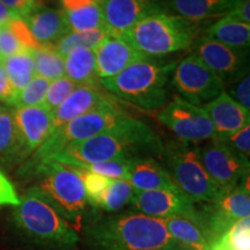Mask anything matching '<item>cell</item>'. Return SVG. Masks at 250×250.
I'll list each match as a JSON object with an SVG mask.
<instances>
[{
	"label": "cell",
	"mask_w": 250,
	"mask_h": 250,
	"mask_svg": "<svg viewBox=\"0 0 250 250\" xmlns=\"http://www.w3.org/2000/svg\"><path fill=\"white\" fill-rule=\"evenodd\" d=\"M14 19L19 18L15 17V15L6 7L4 2L0 0V26H5V24L9 23L12 20H14Z\"/></svg>",
	"instance_id": "cell-46"
},
{
	"label": "cell",
	"mask_w": 250,
	"mask_h": 250,
	"mask_svg": "<svg viewBox=\"0 0 250 250\" xmlns=\"http://www.w3.org/2000/svg\"><path fill=\"white\" fill-rule=\"evenodd\" d=\"M223 142L225 145L232 148L234 152L249 159L250 156V124L246 125L241 130L236 131L227 137L215 138Z\"/></svg>",
	"instance_id": "cell-37"
},
{
	"label": "cell",
	"mask_w": 250,
	"mask_h": 250,
	"mask_svg": "<svg viewBox=\"0 0 250 250\" xmlns=\"http://www.w3.org/2000/svg\"><path fill=\"white\" fill-rule=\"evenodd\" d=\"M15 96L17 93L14 92L11 81L8 79L4 65L0 62V102L6 104V107H14Z\"/></svg>",
	"instance_id": "cell-42"
},
{
	"label": "cell",
	"mask_w": 250,
	"mask_h": 250,
	"mask_svg": "<svg viewBox=\"0 0 250 250\" xmlns=\"http://www.w3.org/2000/svg\"><path fill=\"white\" fill-rule=\"evenodd\" d=\"M164 143L160 137L142 121L131 118L117 129L108 131L83 142L72 144L50 160L71 167L83 168L98 162L160 156Z\"/></svg>",
	"instance_id": "cell-1"
},
{
	"label": "cell",
	"mask_w": 250,
	"mask_h": 250,
	"mask_svg": "<svg viewBox=\"0 0 250 250\" xmlns=\"http://www.w3.org/2000/svg\"><path fill=\"white\" fill-rule=\"evenodd\" d=\"M77 87L78 85L65 76L51 81L48 87V90H46L43 107L48 109L50 112H54L71 95L72 92Z\"/></svg>",
	"instance_id": "cell-35"
},
{
	"label": "cell",
	"mask_w": 250,
	"mask_h": 250,
	"mask_svg": "<svg viewBox=\"0 0 250 250\" xmlns=\"http://www.w3.org/2000/svg\"><path fill=\"white\" fill-rule=\"evenodd\" d=\"M94 54L100 80L117 76L133 62L148 58L122 36L110 35L94 49Z\"/></svg>",
	"instance_id": "cell-17"
},
{
	"label": "cell",
	"mask_w": 250,
	"mask_h": 250,
	"mask_svg": "<svg viewBox=\"0 0 250 250\" xmlns=\"http://www.w3.org/2000/svg\"><path fill=\"white\" fill-rule=\"evenodd\" d=\"M64 14L70 31L104 29L101 1H95L74 11L64 12Z\"/></svg>",
	"instance_id": "cell-30"
},
{
	"label": "cell",
	"mask_w": 250,
	"mask_h": 250,
	"mask_svg": "<svg viewBox=\"0 0 250 250\" xmlns=\"http://www.w3.org/2000/svg\"><path fill=\"white\" fill-rule=\"evenodd\" d=\"M203 108L210 117L217 138L229 136L250 124V111L234 101L225 90Z\"/></svg>",
	"instance_id": "cell-19"
},
{
	"label": "cell",
	"mask_w": 250,
	"mask_h": 250,
	"mask_svg": "<svg viewBox=\"0 0 250 250\" xmlns=\"http://www.w3.org/2000/svg\"><path fill=\"white\" fill-rule=\"evenodd\" d=\"M72 168L77 171V174L79 175L81 181H83V188H85L87 202H88V204L90 206L94 208L96 202L99 201L100 196L102 195L103 191H104V189L108 187V184L110 183V179H107V177L101 176V175L99 174L90 173V171L81 169V168Z\"/></svg>",
	"instance_id": "cell-36"
},
{
	"label": "cell",
	"mask_w": 250,
	"mask_h": 250,
	"mask_svg": "<svg viewBox=\"0 0 250 250\" xmlns=\"http://www.w3.org/2000/svg\"><path fill=\"white\" fill-rule=\"evenodd\" d=\"M35 64V76L50 83L65 76V58L56 51L54 46H41L31 50Z\"/></svg>",
	"instance_id": "cell-28"
},
{
	"label": "cell",
	"mask_w": 250,
	"mask_h": 250,
	"mask_svg": "<svg viewBox=\"0 0 250 250\" xmlns=\"http://www.w3.org/2000/svg\"><path fill=\"white\" fill-rule=\"evenodd\" d=\"M158 120L170 130L180 142L199 143L217 138V133L208 112L175 95L158 111Z\"/></svg>",
	"instance_id": "cell-10"
},
{
	"label": "cell",
	"mask_w": 250,
	"mask_h": 250,
	"mask_svg": "<svg viewBox=\"0 0 250 250\" xmlns=\"http://www.w3.org/2000/svg\"><path fill=\"white\" fill-rule=\"evenodd\" d=\"M11 30L13 31L14 35L18 37L20 43L22 44L27 50H35L39 49L41 46L37 44V42L34 40L33 35H31L29 28H28L27 23L24 22L23 19H14L11 22L7 23Z\"/></svg>",
	"instance_id": "cell-40"
},
{
	"label": "cell",
	"mask_w": 250,
	"mask_h": 250,
	"mask_svg": "<svg viewBox=\"0 0 250 250\" xmlns=\"http://www.w3.org/2000/svg\"><path fill=\"white\" fill-rule=\"evenodd\" d=\"M13 220L29 239L51 248L68 249L79 241L77 230L34 186L20 198Z\"/></svg>",
	"instance_id": "cell-4"
},
{
	"label": "cell",
	"mask_w": 250,
	"mask_h": 250,
	"mask_svg": "<svg viewBox=\"0 0 250 250\" xmlns=\"http://www.w3.org/2000/svg\"><path fill=\"white\" fill-rule=\"evenodd\" d=\"M103 24L110 36H122L134 24L156 12H161L156 0H103Z\"/></svg>",
	"instance_id": "cell-16"
},
{
	"label": "cell",
	"mask_w": 250,
	"mask_h": 250,
	"mask_svg": "<svg viewBox=\"0 0 250 250\" xmlns=\"http://www.w3.org/2000/svg\"><path fill=\"white\" fill-rule=\"evenodd\" d=\"M162 250H192V249H190L186 246H182V245H180V243H177V245L170 246V247H168V248H165Z\"/></svg>",
	"instance_id": "cell-47"
},
{
	"label": "cell",
	"mask_w": 250,
	"mask_h": 250,
	"mask_svg": "<svg viewBox=\"0 0 250 250\" xmlns=\"http://www.w3.org/2000/svg\"><path fill=\"white\" fill-rule=\"evenodd\" d=\"M212 239L217 242L237 221L250 217L249 176L233 189L223 191L203 208Z\"/></svg>",
	"instance_id": "cell-12"
},
{
	"label": "cell",
	"mask_w": 250,
	"mask_h": 250,
	"mask_svg": "<svg viewBox=\"0 0 250 250\" xmlns=\"http://www.w3.org/2000/svg\"><path fill=\"white\" fill-rule=\"evenodd\" d=\"M132 116L115 107L112 103L102 105L83 116L71 121L52 134L37 151L31 155L28 168L42 161L50 160L55 154L72 144L83 142L108 131L115 130L130 121Z\"/></svg>",
	"instance_id": "cell-8"
},
{
	"label": "cell",
	"mask_w": 250,
	"mask_h": 250,
	"mask_svg": "<svg viewBox=\"0 0 250 250\" xmlns=\"http://www.w3.org/2000/svg\"><path fill=\"white\" fill-rule=\"evenodd\" d=\"M160 158L175 186L196 204L212 203L223 192L205 170L197 146L175 140L164 145Z\"/></svg>",
	"instance_id": "cell-7"
},
{
	"label": "cell",
	"mask_w": 250,
	"mask_h": 250,
	"mask_svg": "<svg viewBox=\"0 0 250 250\" xmlns=\"http://www.w3.org/2000/svg\"><path fill=\"white\" fill-rule=\"evenodd\" d=\"M171 85L179 96L198 107L213 101L225 88L223 80L193 54L176 64Z\"/></svg>",
	"instance_id": "cell-9"
},
{
	"label": "cell",
	"mask_w": 250,
	"mask_h": 250,
	"mask_svg": "<svg viewBox=\"0 0 250 250\" xmlns=\"http://www.w3.org/2000/svg\"><path fill=\"white\" fill-rule=\"evenodd\" d=\"M198 23L161 11L144 18L122 37L146 57H162L190 48L198 39Z\"/></svg>",
	"instance_id": "cell-5"
},
{
	"label": "cell",
	"mask_w": 250,
	"mask_h": 250,
	"mask_svg": "<svg viewBox=\"0 0 250 250\" xmlns=\"http://www.w3.org/2000/svg\"><path fill=\"white\" fill-rule=\"evenodd\" d=\"M65 77L78 86L98 88L100 79L96 71L94 49H79L68 54L65 57Z\"/></svg>",
	"instance_id": "cell-24"
},
{
	"label": "cell",
	"mask_w": 250,
	"mask_h": 250,
	"mask_svg": "<svg viewBox=\"0 0 250 250\" xmlns=\"http://www.w3.org/2000/svg\"><path fill=\"white\" fill-rule=\"evenodd\" d=\"M20 203L17 191H15L13 184L5 176L4 173L0 170V206L12 205L17 206Z\"/></svg>",
	"instance_id": "cell-43"
},
{
	"label": "cell",
	"mask_w": 250,
	"mask_h": 250,
	"mask_svg": "<svg viewBox=\"0 0 250 250\" xmlns=\"http://www.w3.org/2000/svg\"><path fill=\"white\" fill-rule=\"evenodd\" d=\"M177 17L193 22H201L206 19L225 17L241 0H166Z\"/></svg>",
	"instance_id": "cell-23"
},
{
	"label": "cell",
	"mask_w": 250,
	"mask_h": 250,
	"mask_svg": "<svg viewBox=\"0 0 250 250\" xmlns=\"http://www.w3.org/2000/svg\"><path fill=\"white\" fill-rule=\"evenodd\" d=\"M99 1H103V0H99Z\"/></svg>",
	"instance_id": "cell-49"
},
{
	"label": "cell",
	"mask_w": 250,
	"mask_h": 250,
	"mask_svg": "<svg viewBox=\"0 0 250 250\" xmlns=\"http://www.w3.org/2000/svg\"><path fill=\"white\" fill-rule=\"evenodd\" d=\"M29 169L37 176L35 187L40 192L74 229H80L89 204L83 181L77 171L70 166L54 160L42 161Z\"/></svg>",
	"instance_id": "cell-6"
},
{
	"label": "cell",
	"mask_w": 250,
	"mask_h": 250,
	"mask_svg": "<svg viewBox=\"0 0 250 250\" xmlns=\"http://www.w3.org/2000/svg\"><path fill=\"white\" fill-rule=\"evenodd\" d=\"M130 205L134 212L153 218L186 217L206 221L203 208H197L196 203L188 198L180 190H134Z\"/></svg>",
	"instance_id": "cell-13"
},
{
	"label": "cell",
	"mask_w": 250,
	"mask_h": 250,
	"mask_svg": "<svg viewBox=\"0 0 250 250\" xmlns=\"http://www.w3.org/2000/svg\"><path fill=\"white\" fill-rule=\"evenodd\" d=\"M169 235L180 245L192 250H211L214 240L208 232V224L202 219L171 217L164 219Z\"/></svg>",
	"instance_id": "cell-22"
},
{
	"label": "cell",
	"mask_w": 250,
	"mask_h": 250,
	"mask_svg": "<svg viewBox=\"0 0 250 250\" xmlns=\"http://www.w3.org/2000/svg\"><path fill=\"white\" fill-rule=\"evenodd\" d=\"M23 20L40 46H55L70 31L62 9L40 5Z\"/></svg>",
	"instance_id": "cell-20"
},
{
	"label": "cell",
	"mask_w": 250,
	"mask_h": 250,
	"mask_svg": "<svg viewBox=\"0 0 250 250\" xmlns=\"http://www.w3.org/2000/svg\"><path fill=\"white\" fill-rule=\"evenodd\" d=\"M175 62L160 64L149 58L133 62L117 76L100 83L124 101L146 110H160L168 102V83Z\"/></svg>",
	"instance_id": "cell-3"
},
{
	"label": "cell",
	"mask_w": 250,
	"mask_h": 250,
	"mask_svg": "<svg viewBox=\"0 0 250 250\" xmlns=\"http://www.w3.org/2000/svg\"><path fill=\"white\" fill-rule=\"evenodd\" d=\"M196 55L208 68L225 81L233 83L249 73L248 50L226 46L206 36L198 37L193 43Z\"/></svg>",
	"instance_id": "cell-14"
},
{
	"label": "cell",
	"mask_w": 250,
	"mask_h": 250,
	"mask_svg": "<svg viewBox=\"0 0 250 250\" xmlns=\"http://www.w3.org/2000/svg\"><path fill=\"white\" fill-rule=\"evenodd\" d=\"M6 7L19 19H26L39 7V0H1Z\"/></svg>",
	"instance_id": "cell-41"
},
{
	"label": "cell",
	"mask_w": 250,
	"mask_h": 250,
	"mask_svg": "<svg viewBox=\"0 0 250 250\" xmlns=\"http://www.w3.org/2000/svg\"><path fill=\"white\" fill-rule=\"evenodd\" d=\"M226 17L233 20L250 24V0H241V1L226 14Z\"/></svg>",
	"instance_id": "cell-44"
},
{
	"label": "cell",
	"mask_w": 250,
	"mask_h": 250,
	"mask_svg": "<svg viewBox=\"0 0 250 250\" xmlns=\"http://www.w3.org/2000/svg\"><path fill=\"white\" fill-rule=\"evenodd\" d=\"M204 36L229 48L248 50L250 45V24L239 22L225 15L208 28Z\"/></svg>",
	"instance_id": "cell-25"
},
{
	"label": "cell",
	"mask_w": 250,
	"mask_h": 250,
	"mask_svg": "<svg viewBox=\"0 0 250 250\" xmlns=\"http://www.w3.org/2000/svg\"><path fill=\"white\" fill-rule=\"evenodd\" d=\"M227 93V92H226ZM228 95L232 98L234 101L239 103L241 107L250 111V77L247 73L240 79L230 83L229 88H228Z\"/></svg>",
	"instance_id": "cell-39"
},
{
	"label": "cell",
	"mask_w": 250,
	"mask_h": 250,
	"mask_svg": "<svg viewBox=\"0 0 250 250\" xmlns=\"http://www.w3.org/2000/svg\"><path fill=\"white\" fill-rule=\"evenodd\" d=\"M217 242L225 250H250V217L234 224Z\"/></svg>",
	"instance_id": "cell-33"
},
{
	"label": "cell",
	"mask_w": 250,
	"mask_h": 250,
	"mask_svg": "<svg viewBox=\"0 0 250 250\" xmlns=\"http://www.w3.org/2000/svg\"><path fill=\"white\" fill-rule=\"evenodd\" d=\"M134 189L126 180H110L94 208L107 212L120 211L129 205Z\"/></svg>",
	"instance_id": "cell-31"
},
{
	"label": "cell",
	"mask_w": 250,
	"mask_h": 250,
	"mask_svg": "<svg viewBox=\"0 0 250 250\" xmlns=\"http://www.w3.org/2000/svg\"><path fill=\"white\" fill-rule=\"evenodd\" d=\"M109 103L111 102L96 87L78 86L71 95L52 112V134L77 117Z\"/></svg>",
	"instance_id": "cell-18"
},
{
	"label": "cell",
	"mask_w": 250,
	"mask_h": 250,
	"mask_svg": "<svg viewBox=\"0 0 250 250\" xmlns=\"http://www.w3.org/2000/svg\"><path fill=\"white\" fill-rule=\"evenodd\" d=\"M0 62L4 65L11 85L17 94L22 90L35 77V64H34L31 50L22 51Z\"/></svg>",
	"instance_id": "cell-27"
},
{
	"label": "cell",
	"mask_w": 250,
	"mask_h": 250,
	"mask_svg": "<svg viewBox=\"0 0 250 250\" xmlns=\"http://www.w3.org/2000/svg\"><path fill=\"white\" fill-rule=\"evenodd\" d=\"M197 148L205 170L221 191L233 189L249 176V159L234 152L220 140H208L203 147Z\"/></svg>",
	"instance_id": "cell-11"
},
{
	"label": "cell",
	"mask_w": 250,
	"mask_h": 250,
	"mask_svg": "<svg viewBox=\"0 0 250 250\" xmlns=\"http://www.w3.org/2000/svg\"><path fill=\"white\" fill-rule=\"evenodd\" d=\"M211 250H225V249H224L223 247H221L220 245H219L218 242H215V243H214V246L212 247V248H211Z\"/></svg>",
	"instance_id": "cell-48"
},
{
	"label": "cell",
	"mask_w": 250,
	"mask_h": 250,
	"mask_svg": "<svg viewBox=\"0 0 250 250\" xmlns=\"http://www.w3.org/2000/svg\"><path fill=\"white\" fill-rule=\"evenodd\" d=\"M20 139L22 160L29 158L52 134V112L43 105L12 108Z\"/></svg>",
	"instance_id": "cell-15"
},
{
	"label": "cell",
	"mask_w": 250,
	"mask_h": 250,
	"mask_svg": "<svg viewBox=\"0 0 250 250\" xmlns=\"http://www.w3.org/2000/svg\"><path fill=\"white\" fill-rule=\"evenodd\" d=\"M90 250H162L177 245L169 235L164 219L139 212L103 218L86 230Z\"/></svg>",
	"instance_id": "cell-2"
},
{
	"label": "cell",
	"mask_w": 250,
	"mask_h": 250,
	"mask_svg": "<svg viewBox=\"0 0 250 250\" xmlns=\"http://www.w3.org/2000/svg\"><path fill=\"white\" fill-rule=\"evenodd\" d=\"M49 85V80L35 76L22 90H20L17 94L13 108L39 107V105H43Z\"/></svg>",
	"instance_id": "cell-32"
},
{
	"label": "cell",
	"mask_w": 250,
	"mask_h": 250,
	"mask_svg": "<svg viewBox=\"0 0 250 250\" xmlns=\"http://www.w3.org/2000/svg\"><path fill=\"white\" fill-rule=\"evenodd\" d=\"M109 36L105 29L88 31H68L64 37L56 43L54 48L62 57H66L72 51L79 49H95Z\"/></svg>",
	"instance_id": "cell-29"
},
{
	"label": "cell",
	"mask_w": 250,
	"mask_h": 250,
	"mask_svg": "<svg viewBox=\"0 0 250 250\" xmlns=\"http://www.w3.org/2000/svg\"><path fill=\"white\" fill-rule=\"evenodd\" d=\"M95 1H99V0H61L64 12L74 11V9L81 8Z\"/></svg>",
	"instance_id": "cell-45"
},
{
	"label": "cell",
	"mask_w": 250,
	"mask_h": 250,
	"mask_svg": "<svg viewBox=\"0 0 250 250\" xmlns=\"http://www.w3.org/2000/svg\"><path fill=\"white\" fill-rule=\"evenodd\" d=\"M0 161H22L20 139L11 107H0Z\"/></svg>",
	"instance_id": "cell-26"
},
{
	"label": "cell",
	"mask_w": 250,
	"mask_h": 250,
	"mask_svg": "<svg viewBox=\"0 0 250 250\" xmlns=\"http://www.w3.org/2000/svg\"><path fill=\"white\" fill-rule=\"evenodd\" d=\"M22 51H27V49L21 44L8 24L0 26V61Z\"/></svg>",
	"instance_id": "cell-38"
},
{
	"label": "cell",
	"mask_w": 250,
	"mask_h": 250,
	"mask_svg": "<svg viewBox=\"0 0 250 250\" xmlns=\"http://www.w3.org/2000/svg\"><path fill=\"white\" fill-rule=\"evenodd\" d=\"M131 161H132V159H117V160H109L85 166L81 169L88 170L94 174H99L110 180L127 181L131 168Z\"/></svg>",
	"instance_id": "cell-34"
},
{
	"label": "cell",
	"mask_w": 250,
	"mask_h": 250,
	"mask_svg": "<svg viewBox=\"0 0 250 250\" xmlns=\"http://www.w3.org/2000/svg\"><path fill=\"white\" fill-rule=\"evenodd\" d=\"M127 182L137 191L179 190L166 168L153 156L132 159Z\"/></svg>",
	"instance_id": "cell-21"
}]
</instances>
